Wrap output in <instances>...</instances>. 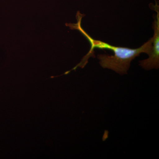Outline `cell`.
Returning <instances> with one entry per match:
<instances>
[{
	"label": "cell",
	"mask_w": 159,
	"mask_h": 159,
	"mask_svg": "<svg viewBox=\"0 0 159 159\" xmlns=\"http://www.w3.org/2000/svg\"><path fill=\"white\" fill-rule=\"evenodd\" d=\"M152 45V38L137 49H130L114 46L112 51L114 55L98 54L100 65L104 69L112 70L118 74L123 75L127 74L133 60L140 54H149Z\"/></svg>",
	"instance_id": "6da1fadb"
},
{
	"label": "cell",
	"mask_w": 159,
	"mask_h": 159,
	"mask_svg": "<svg viewBox=\"0 0 159 159\" xmlns=\"http://www.w3.org/2000/svg\"><path fill=\"white\" fill-rule=\"evenodd\" d=\"M84 15L81 14L79 11H78L76 16V19L77 20V23L76 24H75V23H66V26L69 27L71 30H77L79 31L81 33V34H82L89 42L91 45V49L88 54L84 56L81 61H80V62L78 64L77 66H76L74 69H72V70H75L78 67L83 68L87 63L88 59L89 56H90L92 53H93L94 49L99 48L110 50L111 47V45L107 43L94 39H93L90 37L89 35L86 32V31L84 30L81 25V24L82 18L84 16Z\"/></svg>",
	"instance_id": "7a4b0ae2"
},
{
	"label": "cell",
	"mask_w": 159,
	"mask_h": 159,
	"mask_svg": "<svg viewBox=\"0 0 159 159\" xmlns=\"http://www.w3.org/2000/svg\"><path fill=\"white\" fill-rule=\"evenodd\" d=\"M157 14L153 23L154 34L152 38V45L149 57L147 59L140 61L139 65L145 70L158 69L159 67V12L156 10Z\"/></svg>",
	"instance_id": "3957f363"
}]
</instances>
